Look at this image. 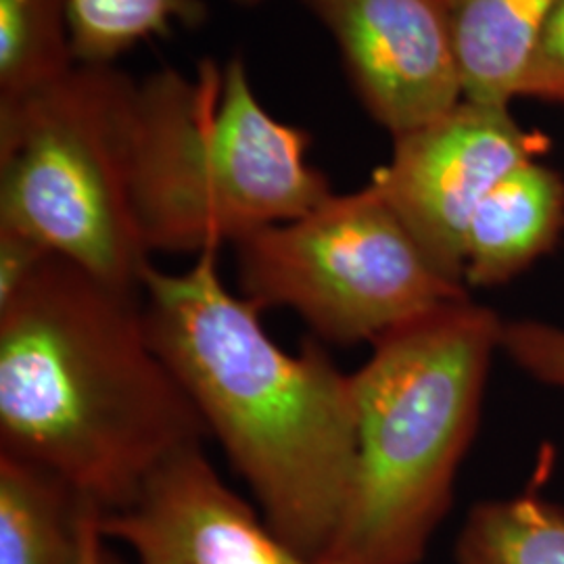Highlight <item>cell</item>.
Returning <instances> with one entry per match:
<instances>
[{
	"label": "cell",
	"instance_id": "1",
	"mask_svg": "<svg viewBox=\"0 0 564 564\" xmlns=\"http://www.w3.org/2000/svg\"><path fill=\"white\" fill-rule=\"evenodd\" d=\"M205 437L149 337L141 291L53 253L0 305V454L46 468L109 514Z\"/></svg>",
	"mask_w": 564,
	"mask_h": 564
},
{
	"label": "cell",
	"instance_id": "2",
	"mask_svg": "<svg viewBox=\"0 0 564 564\" xmlns=\"http://www.w3.org/2000/svg\"><path fill=\"white\" fill-rule=\"evenodd\" d=\"M149 337L262 508L297 554L323 561L351 494L358 456L354 375L316 339L272 341L262 310L232 293L218 251L186 272L153 263L141 284Z\"/></svg>",
	"mask_w": 564,
	"mask_h": 564
},
{
	"label": "cell",
	"instance_id": "3",
	"mask_svg": "<svg viewBox=\"0 0 564 564\" xmlns=\"http://www.w3.org/2000/svg\"><path fill=\"white\" fill-rule=\"evenodd\" d=\"M505 323L468 297L372 343L354 372L358 456L326 564H416L452 505Z\"/></svg>",
	"mask_w": 564,
	"mask_h": 564
},
{
	"label": "cell",
	"instance_id": "4",
	"mask_svg": "<svg viewBox=\"0 0 564 564\" xmlns=\"http://www.w3.org/2000/svg\"><path fill=\"white\" fill-rule=\"evenodd\" d=\"M307 130L276 120L241 57L137 82L132 199L149 251H218L333 195Z\"/></svg>",
	"mask_w": 564,
	"mask_h": 564
},
{
	"label": "cell",
	"instance_id": "5",
	"mask_svg": "<svg viewBox=\"0 0 564 564\" xmlns=\"http://www.w3.org/2000/svg\"><path fill=\"white\" fill-rule=\"evenodd\" d=\"M134 105L137 82L82 63L0 102V226L128 291L151 265L132 199Z\"/></svg>",
	"mask_w": 564,
	"mask_h": 564
},
{
	"label": "cell",
	"instance_id": "6",
	"mask_svg": "<svg viewBox=\"0 0 564 564\" xmlns=\"http://www.w3.org/2000/svg\"><path fill=\"white\" fill-rule=\"evenodd\" d=\"M245 300L286 307L316 337L370 345L445 303L468 297L447 281L370 182L330 195L291 223L235 245Z\"/></svg>",
	"mask_w": 564,
	"mask_h": 564
},
{
	"label": "cell",
	"instance_id": "7",
	"mask_svg": "<svg viewBox=\"0 0 564 564\" xmlns=\"http://www.w3.org/2000/svg\"><path fill=\"white\" fill-rule=\"evenodd\" d=\"M393 139L391 162L370 182L437 272L464 284V242L477 207L512 170L535 162L547 139L521 128L508 107L466 99Z\"/></svg>",
	"mask_w": 564,
	"mask_h": 564
},
{
	"label": "cell",
	"instance_id": "8",
	"mask_svg": "<svg viewBox=\"0 0 564 564\" xmlns=\"http://www.w3.org/2000/svg\"><path fill=\"white\" fill-rule=\"evenodd\" d=\"M330 32L368 113L393 137L464 101L444 0H302Z\"/></svg>",
	"mask_w": 564,
	"mask_h": 564
},
{
	"label": "cell",
	"instance_id": "9",
	"mask_svg": "<svg viewBox=\"0 0 564 564\" xmlns=\"http://www.w3.org/2000/svg\"><path fill=\"white\" fill-rule=\"evenodd\" d=\"M102 538L128 545L139 564H326L297 554L226 487L191 447L158 468L137 498L101 514Z\"/></svg>",
	"mask_w": 564,
	"mask_h": 564
},
{
	"label": "cell",
	"instance_id": "10",
	"mask_svg": "<svg viewBox=\"0 0 564 564\" xmlns=\"http://www.w3.org/2000/svg\"><path fill=\"white\" fill-rule=\"evenodd\" d=\"M564 181L527 162L498 182L477 207L464 242V284L498 286L521 274L561 237Z\"/></svg>",
	"mask_w": 564,
	"mask_h": 564
},
{
	"label": "cell",
	"instance_id": "11",
	"mask_svg": "<svg viewBox=\"0 0 564 564\" xmlns=\"http://www.w3.org/2000/svg\"><path fill=\"white\" fill-rule=\"evenodd\" d=\"M464 99L510 107L558 0H444Z\"/></svg>",
	"mask_w": 564,
	"mask_h": 564
},
{
	"label": "cell",
	"instance_id": "12",
	"mask_svg": "<svg viewBox=\"0 0 564 564\" xmlns=\"http://www.w3.org/2000/svg\"><path fill=\"white\" fill-rule=\"evenodd\" d=\"M86 506L57 475L0 454V564L80 563Z\"/></svg>",
	"mask_w": 564,
	"mask_h": 564
},
{
	"label": "cell",
	"instance_id": "13",
	"mask_svg": "<svg viewBox=\"0 0 564 564\" xmlns=\"http://www.w3.org/2000/svg\"><path fill=\"white\" fill-rule=\"evenodd\" d=\"M76 65L67 0H0V102L42 90Z\"/></svg>",
	"mask_w": 564,
	"mask_h": 564
},
{
	"label": "cell",
	"instance_id": "14",
	"mask_svg": "<svg viewBox=\"0 0 564 564\" xmlns=\"http://www.w3.org/2000/svg\"><path fill=\"white\" fill-rule=\"evenodd\" d=\"M458 564H564V510L535 496L473 508Z\"/></svg>",
	"mask_w": 564,
	"mask_h": 564
},
{
	"label": "cell",
	"instance_id": "15",
	"mask_svg": "<svg viewBox=\"0 0 564 564\" xmlns=\"http://www.w3.org/2000/svg\"><path fill=\"white\" fill-rule=\"evenodd\" d=\"M67 18L76 63L111 65L174 25H202L207 9L203 0H67Z\"/></svg>",
	"mask_w": 564,
	"mask_h": 564
},
{
	"label": "cell",
	"instance_id": "16",
	"mask_svg": "<svg viewBox=\"0 0 564 564\" xmlns=\"http://www.w3.org/2000/svg\"><path fill=\"white\" fill-rule=\"evenodd\" d=\"M502 349L533 379L564 389V330L550 324L505 323Z\"/></svg>",
	"mask_w": 564,
	"mask_h": 564
},
{
	"label": "cell",
	"instance_id": "17",
	"mask_svg": "<svg viewBox=\"0 0 564 564\" xmlns=\"http://www.w3.org/2000/svg\"><path fill=\"white\" fill-rule=\"evenodd\" d=\"M519 97L564 101V0H558L527 65Z\"/></svg>",
	"mask_w": 564,
	"mask_h": 564
},
{
	"label": "cell",
	"instance_id": "18",
	"mask_svg": "<svg viewBox=\"0 0 564 564\" xmlns=\"http://www.w3.org/2000/svg\"><path fill=\"white\" fill-rule=\"evenodd\" d=\"M48 256L53 253L36 239L0 226V305L20 293Z\"/></svg>",
	"mask_w": 564,
	"mask_h": 564
},
{
	"label": "cell",
	"instance_id": "19",
	"mask_svg": "<svg viewBox=\"0 0 564 564\" xmlns=\"http://www.w3.org/2000/svg\"><path fill=\"white\" fill-rule=\"evenodd\" d=\"M101 512L95 506H86L82 517L80 563L102 564V533L99 527Z\"/></svg>",
	"mask_w": 564,
	"mask_h": 564
},
{
	"label": "cell",
	"instance_id": "20",
	"mask_svg": "<svg viewBox=\"0 0 564 564\" xmlns=\"http://www.w3.org/2000/svg\"><path fill=\"white\" fill-rule=\"evenodd\" d=\"M235 2H239V4H258L262 0H235Z\"/></svg>",
	"mask_w": 564,
	"mask_h": 564
}]
</instances>
